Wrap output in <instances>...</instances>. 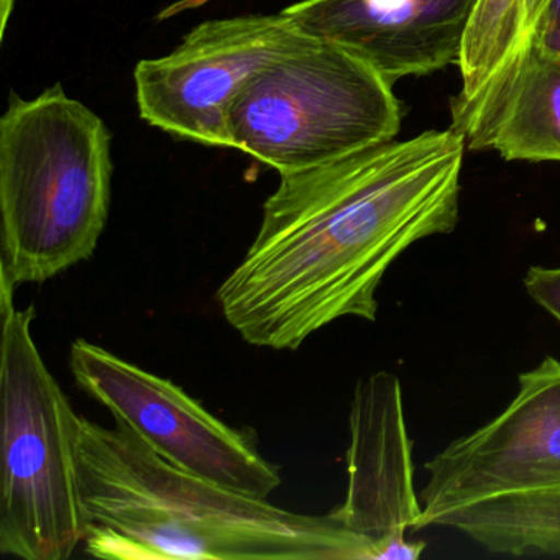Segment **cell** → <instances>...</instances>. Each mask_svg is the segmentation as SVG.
I'll list each match as a JSON object with an SVG mask.
<instances>
[{
  "instance_id": "6da1fadb",
  "label": "cell",
  "mask_w": 560,
  "mask_h": 560,
  "mask_svg": "<svg viewBox=\"0 0 560 560\" xmlns=\"http://www.w3.org/2000/svg\"><path fill=\"white\" fill-rule=\"evenodd\" d=\"M465 150L454 130H428L280 173L257 237L215 294L222 316L271 350H296L342 317L375 323L389 267L457 228Z\"/></svg>"
},
{
  "instance_id": "7a4b0ae2",
  "label": "cell",
  "mask_w": 560,
  "mask_h": 560,
  "mask_svg": "<svg viewBox=\"0 0 560 560\" xmlns=\"http://www.w3.org/2000/svg\"><path fill=\"white\" fill-rule=\"evenodd\" d=\"M77 470L90 556L110 560H373L330 514L245 497L163 460L114 421L80 416Z\"/></svg>"
},
{
  "instance_id": "3957f363",
  "label": "cell",
  "mask_w": 560,
  "mask_h": 560,
  "mask_svg": "<svg viewBox=\"0 0 560 560\" xmlns=\"http://www.w3.org/2000/svg\"><path fill=\"white\" fill-rule=\"evenodd\" d=\"M106 124L55 84L0 119V277L45 283L90 260L109 215Z\"/></svg>"
},
{
  "instance_id": "277c9868",
  "label": "cell",
  "mask_w": 560,
  "mask_h": 560,
  "mask_svg": "<svg viewBox=\"0 0 560 560\" xmlns=\"http://www.w3.org/2000/svg\"><path fill=\"white\" fill-rule=\"evenodd\" d=\"M0 277V552L67 560L86 524L77 470L80 415L32 336L35 307L19 310Z\"/></svg>"
},
{
  "instance_id": "5b68a950",
  "label": "cell",
  "mask_w": 560,
  "mask_h": 560,
  "mask_svg": "<svg viewBox=\"0 0 560 560\" xmlns=\"http://www.w3.org/2000/svg\"><path fill=\"white\" fill-rule=\"evenodd\" d=\"M401 122L393 84L355 55L320 40L261 71L229 113L234 150L278 173L395 140Z\"/></svg>"
},
{
  "instance_id": "8992f818",
  "label": "cell",
  "mask_w": 560,
  "mask_h": 560,
  "mask_svg": "<svg viewBox=\"0 0 560 560\" xmlns=\"http://www.w3.org/2000/svg\"><path fill=\"white\" fill-rule=\"evenodd\" d=\"M70 369L114 421L179 470L258 500L280 487V471L260 454L252 432L219 421L170 380L83 339L71 346Z\"/></svg>"
},
{
  "instance_id": "52a82bcc",
  "label": "cell",
  "mask_w": 560,
  "mask_h": 560,
  "mask_svg": "<svg viewBox=\"0 0 560 560\" xmlns=\"http://www.w3.org/2000/svg\"><path fill=\"white\" fill-rule=\"evenodd\" d=\"M313 40L283 11L202 22L172 54L137 65L140 116L179 139L234 149L229 113L235 97Z\"/></svg>"
},
{
  "instance_id": "ba28073f",
  "label": "cell",
  "mask_w": 560,
  "mask_h": 560,
  "mask_svg": "<svg viewBox=\"0 0 560 560\" xmlns=\"http://www.w3.org/2000/svg\"><path fill=\"white\" fill-rule=\"evenodd\" d=\"M517 385L493 421L455 439L424 465L418 530L452 508L560 488V360L546 357L521 373Z\"/></svg>"
},
{
  "instance_id": "9c48e42d",
  "label": "cell",
  "mask_w": 560,
  "mask_h": 560,
  "mask_svg": "<svg viewBox=\"0 0 560 560\" xmlns=\"http://www.w3.org/2000/svg\"><path fill=\"white\" fill-rule=\"evenodd\" d=\"M349 424V485L330 516L372 547L373 560L418 559L425 542H411L406 533L418 530L422 506L398 376L376 372L360 380Z\"/></svg>"
},
{
  "instance_id": "30bf717a",
  "label": "cell",
  "mask_w": 560,
  "mask_h": 560,
  "mask_svg": "<svg viewBox=\"0 0 560 560\" xmlns=\"http://www.w3.org/2000/svg\"><path fill=\"white\" fill-rule=\"evenodd\" d=\"M477 0H300L284 14L306 37L355 55L389 84L457 63Z\"/></svg>"
},
{
  "instance_id": "8fae6325",
  "label": "cell",
  "mask_w": 560,
  "mask_h": 560,
  "mask_svg": "<svg viewBox=\"0 0 560 560\" xmlns=\"http://www.w3.org/2000/svg\"><path fill=\"white\" fill-rule=\"evenodd\" d=\"M527 0H477L462 38V88L451 101V129L467 150H488L491 130L529 48Z\"/></svg>"
},
{
  "instance_id": "7c38bea8",
  "label": "cell",
  "mask_w": 560,
  "mask_h": 560,
  "mask_svg": "<svg viewBox=\"0 0 560 560\" xmlns=\"http://www.w3.org/2000/svg\"><path fill=\"white\" fill-rule=\"evenodd\" d=\"M506 162L560 163V57L529 44L488 140Z\"/></svg>"
},
{
  "instance_id": "4fadbf2b",
  "label": "cell",
  "mask_w": 560,
  "mask_h": 560,
  "mask_svg": "<svg viewBox=\"0 0 560 560\" xmlns=\"http://www.w3.org/2000/svg\"><path fill=\"white\" fill-rule=\"evenodd\" d=\"M429 526L460 530L493 553L559 556L560 488L452 508L435 514Z\"/></svg>"
},
{
  "instance_id": "5bb4252c",
  "label": "cell",
  "mask_w": 560,
  "mask_h": 560,
  "mask_svg": "<svg viewBox=\"0 0 560 560\" xmlns=\"http://www.w3.org/2000/svg\"><path fill=\"white\" fill-rule=\"evenodd\" d=\"M524 288L560 324V268L530 267L524 277Z\"/></svg>"
},
{
  "instance_id": "9a60e30c",
  "label": "cell",
  "mask_w": 560,
  "mask_h": 560,
  "mask_svg": "<svg viewBox=\"0 0 560 560\" xmlns=\"http://www.w3.org/2000/svg\"><path fill=\"white\" fill-rule=\"evenodd\" d=\"M529 42L539 50L560 57V0H542L530 24Z\"/></svg>"
},
{
  "instance_id": "2e32d148",
  "label": "cell",
  "mask_w": 560,
  "mask_h": 560,
  "mask_svg": "<svg viewBox=\"0 0 560 560\" xmlns=\"http://www.w3.org/2000/svg\"><path fill=\"white\" fill-rule=\"evenodd\" d=\"M15 0H0V37L4 38L8 31L9 21H11L12 11H14Z\"/></svg>"
},
{
  "instance_id": "e0dca14e",
  "label": "cell",
  "mask_w": 560,
  "mask_h": 560,
  "mask_svg": "<svg viewBox=\"0 0 560 560\" xmlns=\"http://www.w3.org/2000/svg\"><path fill=\"white\" fill-rule=\"evenodd\" d=\"M540 4H542V0H527V11H529V31L530 24H533L534 15L539 11Z\"/></svg>"
}]
</instances>
